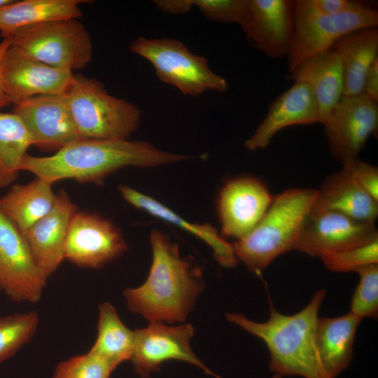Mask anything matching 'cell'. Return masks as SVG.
Masks as SVG:
<instances>
[{
    "mask_svg": "<svg viewBox=\"0 0 378 378\" xmlns=\"http://www.w3.org/2000/svg\"><path fill=\"white\" fill-rule=\"evenodd\" d=\"M331 155L342 164L358 158L372 134L378 132V103L363 92L342 96L323 124Z\"/></svg>",
    "mask_w": 378,
    "mask_h": 378,
    "instance_id": "obj_10",
    "label": "cell"
},
{
    "mask_svg": "<svg viewBox=\"0 0 378 378\" xmlns=\"http://www.w3.org/2000/svg\"><path fill=\"white\" fill-rule=\"evenodd\" d=\"M195 328L190 324L169 326L164 323H150L134 330V345L130 360L136 374L150 378L165 361L178 360L201 368L206 374L221 378L209 370L194 354L190 340Z\"/></svg>",
    "mask_w": 378,
    "mask_h": 378,
    "instance_id": "obj_12",
    "label": "cell"
},
{
    "mask_svg": "<svg viewBox=\"0 0 378 378\" xmlns=\"http://www.w3.org/2000/svg\"><path fill=\"white\" fill-rule=\"evenodd\" d=\"M127 248L122 232L111 220L78 210L69 227L64 259L78 267L98 269L122 255Z\"/></svg>",
    "mask_w": 378,
    "mask_h": 378,
    "instance_id": "obj_11",
    "label": "cell"
},
{
    "mask_svg": "<svg viewBox=\"0 0 378 378\" xmlns=\"http://www.w3.org/2000/svg\"><path fill=\"white\" fill-rule=\"evenodd\" d=\"M332 48L338 55L343 71V96L363 92L365 78L378 58V27L358 29L340 37Z\"/></svg>",
    "mask_w": 378,
    "mask_h": 378,
    "instance_id": "obj_23",
    "label": "cell"
},
{
    "mask_svg": "<svg viewBox=\"0 0 378 378\" xmlns=\"http://www.w3.org/2000/svg\"><path fill=\"white\" fill-rule=\"evenodd\" d=\"M364 6L352 0H296V10L316 15H332L358 8Z\"/></svg>",
    "mask_w": 378,
    "mask_h": 378,
    "instance_id": "obj_35",
    "label": "cell"
},
{
    "mask_svg": "<svg viewBox=\"0 0 378 378\" xmlns=\"http://www.w3.org/2000/svg\"><path fill=\"white\" fill-rule=\"evenodd\" d=\"M129 49L148 60L162 82L176 87L185 95L224 92L228 88L226 79L209 68L206 57L194 54L177 39L140 36L130 43Z\"/></svg>",
    "mask_w": 378,
    "mask_h": 378,
    "instance_id": "obj_6",
    "label": "cell"
},
{
    "mask_svg": "<svg viewBox=\"0 0 378 378\" xmlns=\"http://www.w3.org/2000/svg\"><path fill=\"white\" fill-rule=\"evenodd\" d=\"M15 0H0V8L13 3Z\"/></svg>",
    "mask_w": 378,
    "mask_h": 378,
    "instance_id": "obj_38",
    "label": "cell"
},
{
    "mask_svg": "<svg viewBox=\"0 0 378 378\" xmlns=\"http://www.w3.org/2000/svg\"><path fill=\"white\" fill-rule=\"evenodd\" d=\"M65 96L81 138L128 139L139 126L140 109L110 94L96 79L74 74Z\"/></svg>",
    "mask_w": 378,
    "mask_h": 378,
    "instance_id": "obj_5",
    "label": "cell"
},
{
    "mask_svg": "<svg viewBox=\"0 0 378 378\" xmlns=\"http://www.w3.org/2000/svg\"><path fill=\"white\" fill-rule=\"evenodd\" d=\"M150 242L149 274L142 285L123 291L127 307L150 323L183 322L204 289L202 271L163 232L153 230Z\"/></svg>",
    "mask_w": 378,
    "mask_h": 378,
    "instance_id": "obj_2",
    "label": "cell"
},
{
    "mask_svg": "<svg viewBox=\"0 0 378 378\" xmlns=\"http://www.w3.org/2000/svg\"><path fill=\"white\" fill-rule=\"evenodd\" d=\"M246 0H156L153 4L160 10L174 15L188 13L197 7L211 20L239 24Z\"/></svg>",
    "mask_w": 378,
    "mask_h": 378,
    "instance_id": "obj_29",
    "label": "cell"
},
{
    "mask_svg": "<svg viewBox=\"0 0 378 378\" xmlns=\"http://www.w3.org/2000/svg\"><path fill=\"white\" fill-rule=\"evenodd\" d=\"M330 270L337 272H355L365 266L378 264V239L321 258Z\"/></svg>",
    "mask_w": 378,
    "mask_h": 378,
    "instance_id": "obj_33",
    "label": "cell"
},
{
    "mask_svg": "<svg viewBox=\"0 0 378 378\" xmlns=\"http://www.w3.org/2000/svg\"><path fill=\"white\" fill-rule=\"evenodd\" d=\"M0 289H1V287H0Z\"/></svg>",
    "mask_w": 378,
    "mask_h": 378,
    "instance_id": "obj_40",
    "label": "cell"
},
{
    "mask_svg": "<svg viewBox=\"0 0 378 378\" xmlns=\"http://www.w3.org/2000/svg\"><path fill=\"white\" fill-rule=\"evenodd\" d=\"M358 284L352 295L349 312L360 318H377L378 314V264L356 271Z\"/></svg>",
    "mask_w": 378,
    "mask_h": 378,
    "instance_id": "obj_31",
    "label": "cell"
},
{
    "mask_svg": "<svg viewBox=\"0 0 378 378\" xmlns=\"http://www.w3.org/2000/svg\"><path fill=\"white\" fill-rule=\"evenodd\" d=\"M273 378H282V377H279V376L274 375V376L273 377Z\"/></svg>",
    "mask_w": 378,
    "mask_h": 378,
    "instance_id": "obj_39",
    "label": "cell"
},
{
    "mask_svg": "<svg viewBox=\"0 0 378 378\" xmlns=\"http://www.w3.org/2000/svg\"><path fill=\"white\" fill-rule=\"evenodd\" d=\"M122 198L133 206L168 223L180 227L208 244L218 263L225 267H234L238 260L233 244L227 241L218 230L209 223H190L154 198L127 185H120Z\"/></svg>",
    "mask_w": 378,
    "mask_h": 378,
    "instance_id": "obj_22",
    "label": "cell"
},
{
    "mask_svg": "<svg viewBox=\"0 0 378 378\" xmlns=\"http://www.w3.org/2000/svg\"><path fill=\"white\" fill-rule=\"evenodd\" d=\"M134 345V330L124 325L111 303H100L97 336L89 352L115 369L123 361L130 360Z\"/></svg>",
    "mask_w": 378,
    "mask_h": 378,
    "instance_id": "obj_27",
    "label": "cell"
},
{
    "mask_svg": "<svg viewBox=\"0 0 378 378\" xmlns=\"http://www.w3.org/2000/svg\"><path fill=\"white\" fill-rule=\"evenodd\" d=\"M114 370L104 360L88 351L60 362L52 378H109Z\"/></svg>",
    "mask_w": 378,
    "mask_h": 378,
    "instance_id": "obj_32",
    "label": "cell"
},
{
    "mask_svg": "<svg viewBox=\"0 0 378 378\" xmlns=\"http://www.w3.org/2000/svg\"><path fill=\"white\" fill-rule=\"evenodd\" d=\"M39 317L35 311L0 317V363L13 356L36 332Z\"/></svg>",
    "mask_w": 378,
    "mask_h": 378,
    "instance_id": "obj_30",
    "label": "cell"
},
{
    "mask_svg": "<svg viewBox=\"0 0 378 378\" xmlns=\"http://www.w3.org/2000/svg\"><path fill=\"white\" fill-rule=\"evenodd\" d=\"M239 25L254 48L274 59L287 57L294 34V1L246 0Z\"/></svg>",
    "mask_w": 378,
    "mask_h": 378,
    "instance_id": "obj_14",
    "label": "cell"
},
{
    "mask_svg": "<svg viewBox=\"0 0 378 378\" xmlns=\"http://www.w3.org/2000/svg\"><path fill=\"white\" fill-rule=\"evenodd\" d=\"M363 93L378 103V58L375 59L367 72Z\"/></svg>",
    "mask_w": 378,
    "mask_h": 378,
    "instance_id": "obj_36",
    "label": "cell"
},
{
    "mask_svg": "<svg viewBox=\"0 0 378 378\" xmlns=\"http://www.w3.org/2000/svg\"><path fill=\"white\" fill-rule=\"evenodd\" d=\"M22 122L32 146L57 151L81 138L65 93L36 96L15 104L12 111Z\"/></svg>",
    "mask_w": 378,
    "mask_h": 378,
    "instance_id": "obj_16",
    "label": "cell"
},
{
    "mask_svg": "<svg viewBox=\"0 0 378 378\" xmlns=\"http://www.w3.org/2000/svg\"><path fill=\"white\" fill-rule=\"evenodd\" d=\"M10 41L11 38L8 36L0 43V108L11 104L5 92L2 77V59L6 50L10 45Z\"/></svg>",
    "mask_w": 378,
    "mask_h": 378,
    "instance_id": "obj_37",
    "label": "cell"
},
{
    "mask_svg": "<svg viewBox=\"0 0 378 378\" xmlns=\"http://www.w3.org/2000/svg\"><path fill=\"white\" fill-rule=\"evenodd\" d=\"M2 77L5 92L15 105L36 96L65 93L74 74L44 64L10 45L2 59Z\"/></svg>",
    "mask_w": 378,
    "mask_h": 378,
    "instance_id": "obj_17",
    "label": "cell"
},
{
    "mask_svg": "<svg viewBox=\"0 0 378 378\" xmlns=\"http://www.w3.org/2000/svg\"><path fill=\"white\" fill-rule=\"evenodd\" d=\"M77 206L63 190L56 194L50 211L30 227L22 232L34 259L48 278L64 260V248L71 219Z\"/></svg>",
    "mask_w": 378,
    "mask_h": 378,
    "instance_id": "obj_18",
    "label": "cell"
},
{
    "mask_svg": "<svg viewBox=\"0 0 378 378\" xmlns=\"http://www.w3.org/2000/svg\"><path fill=\"white\" fill-rule=\"evenodd\" d=\"M316 195L317 189L311 188H290L274 195L253 230L232 244L238 261L260 274L276 258L294 250Z\"/></svg>",
    "mask_w": 378,
    "mask_h": 378,
    "instance_id": "obj_4",
    "label": "cell"
},
{
    "mask_svg": "<svg viewBox=\"0 0 378 378\" xmlns=\"http://www.w3.org/2000/svg\"><path fill=\"white\" fill-rule=\"evenodd\" d=\"M86 0H23L0 8V35L4 38L26 27L82 16L80 4Z\"/></svg>",
    "mask_w": 378,
    "mask_h": 378,
    "instance_id": "obj_25",
    "label": "cell"
},
{
    "mask_svg": "<svg viewBox=\"0 0 378 378\" xmlns=\"http://www.w3.org/2000/svg\"><path fill=\"white\" fill-rule=\"evenodd\" d=\"M290 78L310 88L323 125L344 93L343 71L337 53L330 48L310 57L290 74Z\"/></svg>",
    "mask_w": 378,
    "mask_h": 378,
    "instance_id": "obj_21",
    "label": "cell"
},
{
    "mask_svg": "<svg viewBox=\"0 0 378 378\" xmlns=\"http://www.w3.org/2000/svg\"><path fill=\"white\" fill-rule=\"evenodd\" d=\"M320 123L318 108L310 88L304 83L294 82L277 97L253 134L245 141L251 151L267 148L281 130L293 125Z\"/></svg>",
    "mask_w": 378,
    "mask_h": 378,
    "instance_id": "obj_19",
    "label": "cell"
},
{
    "mask_svg": "<svg viewBox=\"0 0 378 378\" xmlns=\"http://www.w3.org/2000/svg\"><path fill=\"white\" fill-rule=\"evenodd\" d=\"M295 27L288 59L292 73L310 57L332 48L342 36L354 30L377 27L378 13L363 6L332 15H316L295 9Z\"/></svg>",
    "mask_w": 378,
    "mask_h": 378,
    "instance_id": "obj_8",
    "label": "cell"
},
{
    "mask_svg": "<svg viewBox=\"0 0 378 378\" xmlns=\"http://www.w3.org/2000/svg\"><path fill=\"white\" fill-rule=\"evenodd\" d=\"M47 277L40 270L22 231L0 209V287L12 300L37 302Z\"/></svg>",
    "mask_w": 378,
    "mask_h": 378,
    "instance_id": "obj_9",
    "label": "cell"
},
{
    "mask_svg": "<svg viewBox=\"0 0 378 378\" xmlns=\"http://www.w3.org/2000/svg\"><path fill=\"white\" fill-rule=\"evenodd\" d=\"M192 158L166 152L145 141L80 138L50 156L27 154L20 171L52 184L63 179L100 184L107 176L124 167L148 168Z\"/></svg>",
    "mask_w": 378,
    "mask_h": 378,
    "instance_id": "obj_1",
    "label": "cell"
},
{
    "mask_svg": "<svg viewBox=\"0 0 378 378\" xmlns=\"http://www.w3.org/2000/svg\"><path fill=\"white\" fill-rule=\"evenodd\" d=\"M312 211H333L375 224L378 201L364 191L342 168L326 178L317 189Z\"/></svg>",
    "mask_w": 378,
    "mask_h": 378,
    "instance_id": "obj_20",
    "label": "cell"
},
{
    "mask_svg": "<svg viewBox=\"0 0 378 378\" xmlns=\"http://www.w3.org/2000/svg\"><path fill=\"white\" fill-rule=\"evenodd\" d=\"M342 165L352 179L369 195L378 201V168L358 158Z\"/></svg>",
    "mask_w": 378,
    "mask_h": 378,
    "instance_id": "obj_34",
    "label": "cell"
},
{
    "mask_svg": "<svg viewBox=\"0 0 378 378\" xmlns=\"http://www.w3.org/2000/svg\"><path fill=\"white\" fill-rule=\"evenodd\" d=\"M326 296L325 289L316 290L302 309L291 315L279 312L270 300V316L264 322L239 313H227L225 318L265 342L269 369L275 375L332 378L323 365L316 340L318 312Z\"/></svg>",
    "mask_w": 378,
    "mask_h": 378,
    "instance_id": "obj_3",
    "label": "cell"
},
{
    "mask_svg": "<svg viewBox=\"0 0 378 378\" xmlns=\"http://www.w3.org/2000/svg\"><path fill=\"white\" fill-rule=\"evenodd\" d=\"M52 185L36 177L26 184L13 186L0 197V209L24 232L52 208L56 193Z\"/></svg>",
    "mask_w": 378,
    "mask_h": 378,
    "instance_id": "obj_26",
    "label": "cell"
},
{
    "mask_svg": "<svg viewBox=\"0 0 378 378\" xmlns=\"http://www.w3.org/2000/svg\"><path fill=\"white\" fill-rule=\"evenodd\" d=\"M361 320L349 312L339 317H318L316 328L317 349L323 365L332 378H337L350 365Z\"/></svg>",
    "mask_w": 378,
    "mask_h": 378,
    "instance_id": "obj_24",
    "label": "cell"
},
{
    "mask_svg": "<svg viewBox=\"0 0 378 378\" xmlns=\"http://www.w3.org/2000/svg\"><path fill=\"white\" fill-rule=\"evenodd\" d=\"M274 195L260 179L239 176L219 191L217 211L221 234L238 240L250 233L270 207Z\"/></svg>",
    "mask_w": 378,
    "mask_h": 378,
    "instance_id": "obj_15",
    "label": "cell"
},
{
    "mask_svg": "<svg viewBox=\"0 0 378 378\" xmlns=\"http://www.w3.org/2000/svg\"><path fill=\"white\" fill-rule=\"evenodd\" d=\"M31 146L30 136L19 117L13 112H0V190L17 179Z\"/></svg>",
    "mask_w": 378,
    "mask_h": 378,
    "instance_id": "obj_28",
    "label": "cell"
},
{
    "mask_svg": "<svg viewBox=\"0 0 378 378\" xmlns=\"http://www.w3.org/2000/svg\"><path fill=\"white\" fill-rule=\"evenodd\" d=\"M10 45L50 66L72 72L92 59V42L76 18L29 26L10 36Z\"/></svg>",
    "mask_w": 378,
    "mask_h": 378,
    "instance_id": "obj_7",
    "label": "cell"
},
{
    "mask_svg": "<svg viewBox=\"0 0 378 378\" xmlns=\"http://www.w3.org/2000/svg\"><path fill=\"white\" fill-rule=\"evenodd\" d=\"M378 239L375 224L333 211H311L294 250L319 258L368 244Z\"/></svg>",
    "mask_w": 378,
    "mask_h": 378,
    "instance_id": "obj_13",
    "label": "cell"
}]
</instances>
